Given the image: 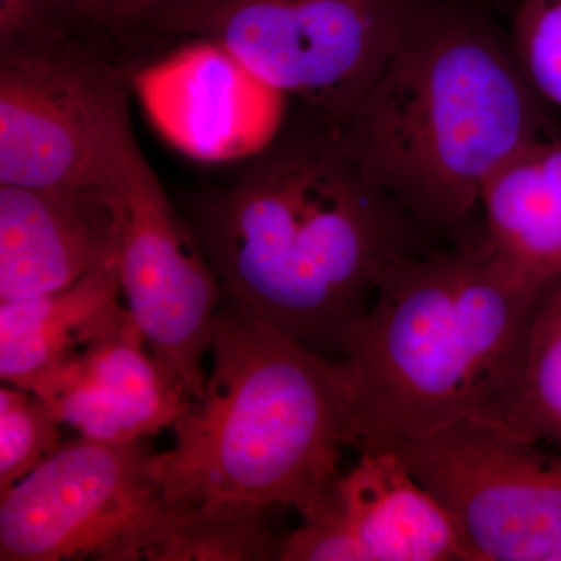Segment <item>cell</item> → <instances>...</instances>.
Wrapping results in <instances>:
<instances>
[{"label":"cell","mask_w":561,"mask_h":561,"mask_svg":"<svg viewBox=\"0 0 561 561\" xmlns=\"http://www.w3.org/2000/svg\"><path fill=\"white\" fill-rule=\"evenodd\" d=\"M537 295L497 264L485 230L394 261L341 359L353 448L390 449L460 421L496 424Z\"/></svg>","instance_id":"3957f363"},{"label":"cell","mask_w":561,"mask_h":561,"mask_svg":"<svg viewBox=\"0 0 561 561\" xmlns=\"http://www.w3.org/2000/svg\"><path fill=\"white\" fill-rule=\"evenodd\" d=\"M84 32L103 35L139 33L168 0H69Z\"/></svg>","instance_id":"ffe728a7"},{"label":"cell","mask_w":561,"mask_h":561,"mask_svg":"<svg viewBox=\"0 0 561 561\" xmlns=\"http://www.w3.org/2000/svg\"><path fill=\"white\" fill-rule=\"evenodd\" d=\"M116 251V221L99 187L0 184V301L68 287Z\"/></svg>","instance_id":"7c38bea8"},{"label":"cell","mask_w":561,"mask_h":561,"mask_svg":"<svg viewBox=\"0 0 561 561\" xmlns=\"http://www.w3.org/2000/svg\"><path fill=\"white\" fill-rule=\"evenodd\" d=\"M247 161L187 205L221 295L341 360L383 272L431 250L426 234L365 179L335 125L308 108Z\"/></svg>","instance_id":"6da1fadb"},{"label":"cell","mask_w":561,"mask_h":561,"mask_svg":"<svg viewBox=\"0 0 561 561\" xmlns=\"http://www.w3.org/2000/svg\"><path fill=\"white\" fill-rule=\"evenodd\" d=\"M130 83L103 106L94 186L113 210L125 305L151 353L191 400L205 387L203 357L221 305L219 280L190 221L173 208L130 121Z\"/></svg>","instance_id":"8992f818"},{"label":"cell","mask_w":561,"mask_h":561,"mask_svg":"<svg viewBox=\"0 0 561 561\" xmlns=\"http://www.w3.org/2000/svg\"><path fill=\"white\" fill-rule=\"evenodd\" d=\"M493 426L561 453V276L535 298L515 389Z\"/></svg>","instance_id":"2e32d148"},{"label":"cell","mask_w":561,"mask_h":561,"mask_svg":"<svg viewBox=\"0 0 561 561\" xmlns=\"http://www.w3.org/2000/svg\"><path fill=\"white\" fill-rule=\"evenodd\" d=\"M124 81L77 39L0 57V184L94 186L99 121Z\"/></svg>","instance_id":"9c48e42d"},{"label":"cell","mask_w":561,"mask_h":561,"mask_svg":"<svg viewBox=\"0 0 561 561\" xmlns=\"http://www.w3.org/2000/svg\"><path fill=\"white\" fill-rule=\"evenodd\" d=\"M339 139L424 234L471 236L486 181L546 130L511 36L472 0H432Z\"/></svg>","instance_id":"7a4b0ae2"},{"label":"cell","mask_w":561,"mask_h":561,"mask_svg":"<svg viewBox=\"0 0 561 561\" xmlns=\"http://www.w3.org/2000/svg\"><path fill=\"white\" fill-rule=\"evenodd\" d=\"M508 36L530 87L561 110V0H522Z\"/></svg>","instance_id":"ac0fdd59"},{"label":"cell","mask_w":561,"mask_h":561,"mask_svg":"<svg viewBox=\"0 0 561 561\" xmlns=\"http://www.w3.org/2000/svg\"><path fill=\"white\" fill-rule=\"evenodd\" d=\"M201 397L157 454L165 493L184 505L289 507L302 523L335 508L353 402L342 362L321 356L241 302L221 298Z\"/></svg>","instance_id":"277c9868"},{"label":"cell","mask_w":561,"mask_h":561,"mask_svg":"<svg viewBox=\"0 0 561 561\" xmlns=\"http://www.w3.org/2000/svg\"><path fill=\"white\" fill-rule=\"evenodd\" d=\"M124 306L116 256L60 290L0 301V378L31 390L66 351Z\"/></svg>","instance_id":"5bb4252c"},{"label":"cell","mask_w":561,"mask_h":561,"mask_svg":"<svg viewBox=\"0 0 561 561\" xmlns=\"http://www.w3.org/2000/svg\"><path fill=\"white\" fill-rule=\"evenodd\" d=\"M359 454L339 479L330 518L353 535L365 561H470L451 515L416 481L400 454Z\"/></svg>","instance_id":"4fadbf2b"},{"label":"cell","mask_w":561,"mask_h":561,"mask_svg":"<svg viewBox=\"0 0 561 561\" xmlns=\"http://www.w3.org/2000/svg\"><path fill=\"white\" fill-rule=\"evenodd\" d=\"M535 144L486 181L481 208L494 260L523 286L540 291L561 276V195L542 176Z\"/></svg>","instance_id":"9a60e30c"},{"label":"cell","mask_w":561,"mask_h":561,"mask_svg":"<svg viewBox=\"0 0 561 561\" xmlns=\"http://www.w3.org/2000/svg\"><path fill=\"white\" fill-rule=\"evenodd\" d=\"M195 507L165 493L142 440L80 435L0 496V560L168 561Z\"/></svg>","instance_id":"52a82bcc"},{"label":"cell","mask_w":561,"mask_h":561,"mask_svg":"<svg viewBox=\"0 0 561 561\" xmlns=\"http://www.w3.org/2000/svg\"><path fill=\"white\" fill-rule=\"evenodd\" d=\"M130 87L158 131L194 160H250L286 125L289 95L213 41L181 39Z\"/></svg>","instance_id":"30bf717a"},{"label":"cell","mask_w":561,"mask_h":561,"mask_svg":"<svg viewBox=\"0 0 561 561\" xmlns=\"http://www.w3.org/2000/svg\"><path fill=\"white\" fill-rule=\"evenodd\" d=\"M390 449L451 515L470 561H561V456L476 420Z\"/></svg>","instance_id":"ba28073f"},{"label":"cell","mask_w":561,"mask_h":561,"mask_svg":"<svg viewBox=\"0 0 561 561\" xmlns=\"http://www.w3.org/2000/svg\"><path fill=\"white\" fill-rule=\"evenodd\" d=\"M83 32L69 0H0V57L57 49Z\"/></svg>","instance_id":"d6986e66"},{"label":"cell","mask_w":561,"mask_h":561,"mask_svg":"<svg viewBox=\"0 0 561 561\" xmlns=\"http://www.w3.org/2000/svg\"><path fill=\"white\" fill-rule=\"evenodd\" d=\"M432 0H168L139 35L213 41L341 125Z\"/></svg>","instance_id":"5b68a950"},{"label":"cell","mask_w":561,"mask_h":561,"mask_svg":"<svg viewBox=\"0 0 561 561\" xmlns=\"http://www.w3.org/2000/svg\"><path fill=\"white\" fill-rule=\"evenodd\" d=\"M81 437L136 442L173 427L191 398L151 353L127 305L80 339L28 390Z\"/></svg>","instance_id":"8fae6325"},{"label":"cell","mask_w":561,"mask_h":561,"mask_svg":"<svg viewBox=\"0 0 561 561\" xmlns=\"http://www.w3.org/2000/svg\"><path fill=\"white\" fill-rule=\"evenodd\" d=\"M61 424L32 391L10 383L0 389V496L60 446Z\"/></svg>","instance_id":"e0dca14e"}]
</instances>
